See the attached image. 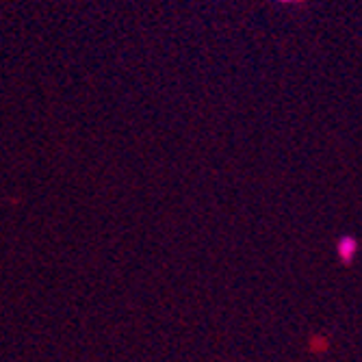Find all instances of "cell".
<instances>
[{"label": "cell", "mask_w": 362, "mask_h": 362, "mask_svg": "<svg viewBox=\"0 0 362 362\" xmlns=\"http://www.w3.org/2000/svg\"><path fill=\"white\" fill-rule=\"evenodd\" d=\"M337 254H339V258L345 262V265L354 262V258L358 254V241H356V237H351V235L341 237L339 243H337Z\"/></svg>", "instance_id": "cell-1"}, {"label": "cell", "mask_w": 362, "mask_h": 362, "mask_svg": "<svg viewBox=\"0 0 362 362\" xmlns=\"http://www.w3.org/2000/svg\"><path fill=\"white\" fill-rule=\"evenodd\" d=\"M280 3H293V0H280Z\"/></svg>", "instance_id": "cell-2"}]
</instances>
